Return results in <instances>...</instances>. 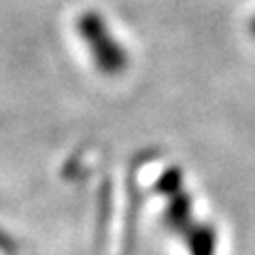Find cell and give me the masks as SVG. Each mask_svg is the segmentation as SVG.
I'll return each instance as SVG.
<instances>
[{"label": "cell", "mask_w": 255, "mask_h": 255, "mask_svg": "<svg viewBox=\"0 0 255 255\" xmlns=\"http://www.w3.org/2000/svg\"><path fill=\"white\" fill-rule=\"evenodd\" d=\"M77 32L87 45L96 68L102 75H119L128 66V51L111 32L107 19L96 11H83L77 19Z\"/></svg>", "instance_id": "obj_1"}, {"label": "cell", "mask_w": 255, "mask_h": 255, "mask_svg": "<svg viewBox=\"0 0 255 255\" xmlns=\"http://www.w3.org/2000/svg\"><path fill=\"white\" fill-rule=\"evenodd\" d=\"M249 30H251V34L255 36V17L251 19V23H249Z\"/></svg>", "instance_id": "obj_2"}]
</instances>
